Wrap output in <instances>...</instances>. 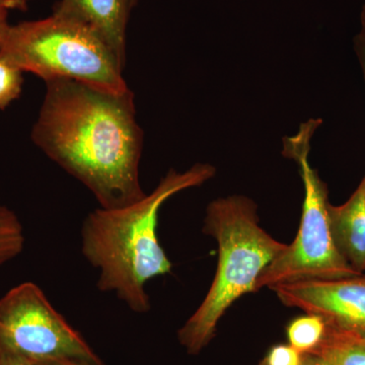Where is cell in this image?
<instances>
[{
  "label": "cell",
  "mask_w": 365,
  "mask_h": 365,
  "mask_svg": "<svg viewBox=\"0 0 365 365\" xmlns=\"http://www.w3.org/2000/svg\"><path fill=\"white\" fill-rule=\"evenodd\" d=\"M45 83L33 143L85 185L100 207L141 200L146 195L139 176L143 130L131 90L112 93L64 78Z\"/></svg>",
  "instance_id": "cell-1"
},
{
  "label": "cell",
  "mask_w": 365,
  "mask_h": 365,
  "mask_svg": "<svg viewBox=\"0 0 365 365\" xmlns=\"http://www.w3.org/2000/svg\"><path fill=\"white\" fill-rule=\"evenodd\" d=\"M215 174L210 163H197L184 172L172 169L141 200L88 213L81 227V252L100 270L101 292H114L135 313L150 311L146 283L173 269L158 239L160 208L173 196L202 186Z\"/></svg>",
  "instance_id": "cell-2"
},
{
  "label": "cell",
  "mask_w": 365,
  "mask_h": 365,
  "mask_svg": "<svg viewBox=\"0 0 365 365\" xmlns=\"http://www.w3.org/2000/svg\"><path fill=\"white\" fill-rule=\"evenodd\" d=\"M203 232L217 242L218 261L207 294L178 331L180 344L191 355L212 341L220 319L237 299L257 292L262 272L287 247L261 227L256 203L247 196L209 203Z\"/></svg>",
  "instance_id": "cell-3"
},
{
  "label": "cell",
  "mask_w": 365,
  "mask_h": 365,
  "mask_svg": "<svg viewBox=\"0 0 365 365\" xmlns=\"http://www.w3.org/2000/svg\"><path fill=\"white\" fill-rule=\"evenodd\" d=\"M0 58L44 81L64 78L112 93L130 90L114 52L86 26L58 14L11 26Z\"/></svg>",
  "instance_id": "cell-4"
},
{
  "label": "cell",
  "mask_w": 365,
  "mask_h": 365,
  "mask_svg": "<svg viewBox=\"0 0 365 365\" xmlns=\"http://www.w3.org/2000/svg\"><path fill=\"white\" fill-rule=\"evenodd\" d=\"M322 125L309 119L292 136H285L282 155L299 167L304 198L299 232L292 244L262 272L257 292L262 288L306 280L337 279L359 275L341 256L329 222L328 189L309 163L312 139Z\"/></svg>",
  "instance_id": "cell-5"
},
{
  "label": "cell",
  "mask_w": 365,
  "mask_h": 365,
  "mask_svg": "<svg viewBox=\"0 0 365 365\" xmlns=\"http://www.w3.org/2000/svg\"><path fill=\"white\" fill-rule=\"evenodd\" d=\"M0 350L32 364L57 359L105 365L33 282L21 283L0 299Z\"/></svg>",
  "instance_id": "cell-6"
},
{
  "label": "cell",
  "mask_w": 365,
  "mask_h": 365,
  "mask_svg": "<svg viewBox=\"0 0 365 365\" xmlns=\"http://www.w3.org/2000/svg\"><path fill=\"white\" fill-rule=\"evenodd\" d=\"M284 306L325 319L327 325L365 334V273L271 287Z\"/></svg>",
  "instance_id": "cell-7"
},
{
  "label": "cell",
  "mask_w": 365,
  "mask_h": 365,
  "mask_svg": "<svg viewBox=\"0 0 365 365\" xmlns=\"http://www.w3.org/2000/svg\"><path fill=\"white\" fill-rule=\"evenodd\" d=\"M136 4V0H60L53 14L86 26L125 66L127 24Z\"/></svg>",
  "instance_id": "cell-8"
},
{
  "label": "cell",
  "mask_w": 365,
  "mask_h": 365,
  "mask_svg": "<svg viewBox=\"0 0 365 365\" xmlns=\"http://www.w3.org/2000/svg\"><path fill=\"white\" fill-rule=\"evenodd\" d=\"M328 213L341 256L357 272L365 273V176L345 203L329 204Z\"/></svg>",
  "instance_id": "cell-9"
},
{
  "label": "cell",
  "mask_w": 365,
  "mask_h": 365,
  "mask_svg": "<svg viewBox=\"0 0 365 365\" xmlns=\"http://www.w3.org/2000/svg\"><path fill=\"white\" fill-rule=\"evenodd\" d=\"M334 365H365V334L327 325L323 341L314 351Z\"/></svg>",
  "instance_id": "cell-10"
},
{
  "label": "cell",
  "mask_w": 365,
  "mask_h": 365,
  "mask_svg": "<svg viewBox=\"0 0 365 365\" xmlns=\"http://www.w3.org/2000/svg\"><path fill=\"white\" fill-rule=\"evenodd\" d=\"M326 332L325 319L313 314L292 319L287 328L288 343L302 354L314 351L323 341Z\"/></svg>",
  "instance_id": "cell-11"
},
{
  "label": "cell",
  "mask_w": 365,
  "mask_h": 365,
  "mask_svg": "<svg viewBox=\"0 0 365 365\" xmlns=\"http://www.w3.org/2000/svg\"><path fill=\"white\" fill-rule=\"evenodd\" d=\"M25 234L14 211L0 205V266L13 260L23 252Z\"/></svg>",
  "instance_id": "cell-12"
},
{
  "label": "cell",
  "mask_w": 365,
  "mask_h": 365,
  "mask_svg": "<svg viewBox=\"0 0 365 365\" xmlns=\"http://www.w3.org/2000/svg\"><path fill=\"white\" fill-rule=\"evenodd\" d=\"M24 72L0 58V110L20 97L23 88Z\"/></svg>",
  "instance_id": "cell-13"
},
{
  "label": "cell",
  "mask_w": 365,
  "mask_h": 365,
  "mask_svg": "<svg viewBox=\"0 0 365 365\" xmlns=\"http://www.w3.org/2000/svg\"><path fill=\"white\" fill-rule=\"evenodd\" d=\"M302 354L292 346L279 344L270 348L265 359V365H299Z\"/></svg>",
  "instance_id": "cell-14"
},
{
  "label": "cell",
  "mask_w": 365,
  "mask_h": 365,
  "mask_svg": "<svg viewBox=\"0 0 365 365\" xmlns=\"http://www.w3.org/2000/svg\"><path fill=\"white\" fill-rule=\"evenodd\" d=\"M354 49L356 52L357 59H359L360 67H361L362 74L365 83V30L361 28L359 35L354 39Z\"/></svg>",
  "instance_id": "cell-15"
},
{
  "label": "cell",
  "mask_w": 365,
  "mask_h": 365,
  "mask_svg": "<svg viewBox=\"0 0 365 365\" xmlns=\"http://www.w3.org/2000/svg\"><path fill=\"white\" fill-rule=\"evenodd\" d=\"M0 365H33L26 360L11 354V353L0 350Z\"/></svg>",
  "instance_id": "cell-16"
},
{
  "label": "cell",
  "mask_w": 365,
  "mask_h": 365,
  "mask_svg": "<svg viewBox=\"0 0 365 365\" xmlns=\"http://www.w3.org/2000/svg\"><path fill=\"white\" fill-rule=\"evenodd\" d=\"M299 365H334L324 357L314 353H304L302 356V361Z\"/></svg>",
  "instance_id": "cell-17"
},
{
  "label": "cell",
  "mask_w": 365,
  "mask_h": 365,
  "mask_svg": "<svg viewBox=\"0 0 365 365\" xmlns=\"http://www.w3.org/2000/svg\"><path fill=\"white\" fill-rule=\"evenodd\" d=\"M7 13H9V9L0 4V48H1L4 39H6L9 28H11L9 21H7V14H9Z\"/></svg>",
  "instance_id": "cell-18"
},
{
  "label": "cell",
  "mask_w": 365,
  "mask_h": 365,
  "mask_svg": "<svg viewBox=\"0 0 365 365\" xmlns=\"http://www.w3.org/2000/svg\"><path fill=\"white\" fill-rule=\"evenodd\" d=\"M29 0H0V4L6 9H26Z\"/></svg>",
  "instance_id": "cell-19"
},
{
  "label": "cell",
  "mask_w": 365,
  "mask_h": 365,
  "mask_svg": "<svg viewBox=\"0 0 365 365\" xmlns=\"http://www.w3.org/2000/svg\"><path fill=\"white\" fill-rule=\"evenodd\" d=\"M33 365H81L76 364V362L67 361V360H45V361L38 362Z\"/></svg>",
  "instance_id": "cell-20"
},
{
  "label": "cell",
  "mask_w": 365,
  "mask_h": 365,
  "mask_svg": "<svg viewBox=\"0 0 365 365\" xmlns=\"http://www.w3.org/2000/svg\"><path fill=\"white\" fill-rule=\"evenodd\" d=\"M361 25H362V29H364V30H365V6L364 7V9H362V13H361Z\"/></svg>",
  "instance_id": "cell-21"
},
{
  "label": "cell",
  "mask_w": 365,
  "mask_h": 365,
  "mask_svg": "<svg viewBox=\"0 0 365 365\" xmlns=\"http://www.w3.org/2000/svg\"><path fill=\"white\" fill-rule=\"evenodd\" d=\"M257 365H265V364H264V362H263V361H261V362H260V364H257Z\"/></svg>",
  "instance_id": "cell-22"
},
{
  "label": "cell",
  "mask_w": 365,
  "mask_h": 365,
  "mask_svg": "<svg viewBox=\"0 0 365 365\" xmlns=\"http://www.w3.org/2000/svg\"><path fill=\"white\" fill-rule=\"evenodd\" d=\"M136 2H137V0H136Z\"/></svg>",
  "instance_id": "cell-23"
}]
</instances>
